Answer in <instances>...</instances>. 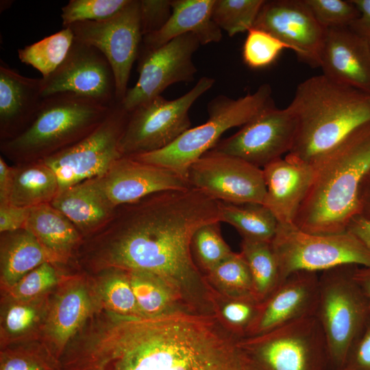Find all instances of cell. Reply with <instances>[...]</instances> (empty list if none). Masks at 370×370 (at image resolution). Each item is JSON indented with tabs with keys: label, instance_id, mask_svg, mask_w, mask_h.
<instances>
[{
	"label": "cell",
	"instance_id": "6da1fadb",
	"mask_svg": "<svg viewBox=\"0 0 370 370\" xmlns=\"http://www.w3.org/2000/svg\"><path fill=\"white\" fill-rule=\"evenodd\" d=\"M213 221H220L219 201L196 188L154 193L116 208L103 227L84 239L75 262L90 275L109 268L153 273L185 312L217 316V293L191 251L195 232Z\"/></svg>",
	"mask_w": 370,
	"mask_h": 370
},
{
	"label": "cell",
	"instance_id": "7a4b0ae2",
	"mask_svg": "<svg viewBox=\"0 0 370 370\" xmlns=\"http://www.w3.org/2000/svg\"><path fill=\"white\" fill-rule=\"evenodd\" d=\"M218 317L177 312L124 316L103 308L69 342L62 370H251Z\"/></svg>",
	"mask_w": 370,
	"mask_h": 370
},
{
	"label": "cell",
	"instance_id": "3957f363",
	"mask_svg": "<svg viewBox=\"0 0 370 370\" xmlns=\"http://www.w3.org/2000/svg\"><path fill=\"white\" fill-rule=\"evenodd\" d=\"M287 108L295 118L297 129L285 157L311 165L370 123V94L323 74L301 82Z\"/></svg>",
	"mask_w": 370,
	"mask_h": 370
},
{
	"label": "cell",
	"instance_id": "277c9868",
	"mask_svg": "<svg viewBox=\"0 0 370 370\" xmlns=\"http://www.w3.org/2000/svg\"><path fill=\"white\" fill-rule=\"evenodd\" d=\"M313 166V181L294 224L313 234L347 231L349 221L358 214L360 185L370 171V123Z\"/></svg>",
	"mask_w": 370,
	"mask_h": 370
},
{
	"label": "cell",
	"instance_id": "5b68a950",
	"mask_svg": "<svg viewBox=\"0 0 370 370\" xmlns=\"http://www.w3.org/2000/svg\"><path fill=\"white\" fill-rule=\"evenodd\" d=\"M112 106L69 92L45 97L32 123L1 142V151L16 164L42 160L88 136Z\"/></svg>",
	"mask_w": 370,
	"mask_h": 370
},
{
	"label": "cell",
	"instance_id": "8992f818",
	"mask_svg": "<svg viewBox=\"0 0 370 370\" xmlns=\"http://www.w3.org/2000/svg\"><path fill=\"white\" fill-rule=\"evenodd\" d=\"M271 93L270 85L264 84L254 92L236 99L218 95L208 103L206 122L190 127L163 149L130 157L171 169L187 180L190 166L213 149L223 133L232 127L243 126L274 105Z\"/></svg>",
	"mask_w": 370,
	"mask_h": 370
},
{
	"label": "cell",
	"instance_id": "52a82bcc",
	"mask_svg": "<svg viewBox=\"0 0 370 370\" xmlns=\"http://www.w3.org/2000/svg\"><path fill=\"white\" fill-rule=\"evenodd\" d=\"M356 264L321 272L315 316L324 334L330 366L341 370L348 352L370 314L354 279Z\"/></svg>",
	"mask_w": 370,
	"mask_h": 370
},
{
	"label": "cell",
	"instance_id": "ba28073f",
	"mask_svg": "<svg viewBox=\"0 0 370 370\" xmlns=\"http://www.w3.org/2000/svg\"><path fill=\"white\" fill-rule=\"evenodd\" d=\"M255 370H328L323 332L315 314L239 339Z\"/></svg>",
	"mask_w": 370,
	"mask_h": 370
},
{
	"label": "cell",
	"instance_id": "9c48e42d",
	"mask_svg": "<svg viewBox=\"0 0 370 370\" xmlns=\"http://www.w3.org/2000/svg\"><path fill=\"white\" fill-rule=\"evenodd\" d=\"M271 243L282 282L297 271L319 273L344 264L370 267V250L348 231L313 234L295 224H278Z\"/></svg>",
	"mask_w": 370,
	"mask_h": 370
},
{
	"label": "cell",
	"instance_id": "30bf717a",
	"mask_svg": "<svg viewBox=\"0 0 370 370\" xmlns=\"http://www.w3.org/2000/svg\"><path fill=\"white\" fill-rule=\"evenodd\" d=\"M215 79L201 77L186 93L173 100L158 96L130 112L119 144L122 156H133L163 149L190 128L188 111Z\"/></svg>",
	"mask_w": 370,
	"mask_h": 370
},
{
	"label": "cell",
	"instance_id": "8fae6325",
	"mask_svg": "<svg viewBox=\"0 0 370 370\" xmlns=\"http://www.w3.org/2000/svg\"><path fill=\"white\" fill-rule=\"evenodd\" d=\"M130 113L120 103L88 136L42 161L55 173L60 190L103 175L122 157L119 144Z\"/></svg>",
	"mask_w": 370,
	"mask_h": 370
},
{
	"label": "cell",
	"instance_id": "7c38bea8",
	"mask_svg": "<svg viewBox=\"0 0 370 370\" xmlns=\"http://www.w3.org/2000/svg\"><path fill=\"white\" fill-rule=\"evenodd\" d=\"M69 27L77 40L94 47L107 58L115 78L116 100L121 103L143 43L139 0H130L108 19L79 22Z\"/></svg>",
	"mask_w": 370,
	"mask_h": 370
},
{
	"label": "cell",
	"instance_id": "4fadbf2b",
	"mask_svg": "<svg viewBox=\"0 0 370 370\" xmlns=\"http://www.w3.org/2000/svg\"><path fill=\"white\" fill-rule=\"evenodd\" d=\"M187 180L190 187L222 202L263 204L266 195L262 169L214 149L190 166Z\"/></svg>",
	"mask_w": 370,
	"mask_h": 370
},
{
	"label": "cell",
	"instance_id": "5bb4252c",
	"mask_svg": "<svg viewBox=\"0 0 370 370\" xmlns=\"http://www.w3.org/2000/svg\"><path fill=\"white\" fill-rule=\"evenodd\" d=\"M200 45L193 34L175 38L162 46L143 49L139 60L138 78L120 103L129 113L161 95L169 86L190 82L197 72L193 56Z\"/></svg>",
	"mask_w": 370,
	"mask_h": 370
},
{
	"label": "cell",
	"instance_id": "9a60e30c",
	"mask_svg": "<svg viewBox=\"0 0 370 370\" xmlns=\"http://www.w3.org/2000/svg\"><path fill=\"white\" fill-rule=\"evenodd\" d=\"M297 129L294 115L286 107L266 108L213 149L262 169L282 158L293 145Z\"/></svg>",
	"mask_w": 370,
	"mask_h": 370
},
{
	"label": "cell",
	"instance_id": "2e32d148",
	"mask_svg": "<svg viewBox=\"0 0 370 370\" xmlns=\"http://www.w3.org/2000/svg\"><path fill=\"white\" fill-rule=\"evenodd\" d=\"M101 308L89 274L80 271L63 273L51 294L41 340L60 360L69 342Z\"/></svg>",
	"mask_w": 370,
	"mask_h": 370
},
{
	"label": "cell",
	"instance_id": "e0dca14e",
	"mask_svg": "<svg viewBox=\"0 0 370 370\" xmlns=\"http://www.w3.org/2000/svg\"><path fill=\"white\" fill-rule=\"evenodd\" d=\"M63 92L110 107L117 103L113 71L99 50L75 39L60 66L48 77H42L43 98Z\"/></svg>",
	"mask_w": 370,
	"mask_h": 370
},
{
	"label": "cell",
	"instance_id": "ac0fdd59",
	"mask_svg": "<svg viewBox=\"0 0 370 370\" xmlns=\"http://www.w3.org/2000/svg\"><path fill=\"white\" fill-rule=\"evenodd\" d=\"M254 27L267 31L312 67H319L325 28L317 21L304 0L265 1Z\"/></svg>",
	"mask_w": 370,
	"mask_h": 370
},
{
	"label": "cell",
	"instance_id": "d6986e66",
	"mask_svg": "<svg viewBox=\"0 0 370 370\" xmlns=\"http://www.w3.org/2000/svg\"><path fill=\"white\" fill-rule=\"evenodd\" d=\"M94 180L104 198L115 208L154 193L190 188L187 180L172 170L128 156L117 159Z\"/></svg>",
	"mask_w": 370,
	"mask_h": 370
},
{
	"label": "cell",
	"instance_id": "ffe728a7",
	"mask_svg": "<svg viewBox=\"0 0 370 370\" xmlns=\"http://www.w3.org/2000/svg\"><path fill=\"white\" fill-rule=\"evenodd\" d=\"M319 274L297 271L288 276L260 304L258 315L247 336L267 333L315 314Z\"/></svg>",
	"mask_w": 370,
	"mask_h": 370
},
{
	"label": "cell",
	"instance_id": "44dd1931",
	"mask_svg": "<svg viewBox=\"0 0 370 370\" xmlns=\"http://www.w3.org/2000/svg\"><path fill=\"white\" fill-rule=\"evenodd\" d=\"M319 67L330 79L370 94V43L349 27L325 28Z\"/></svg>",
	"mask_w": 370,
	"mask_h": 370
},
{
	"label": "cell",
	"instance_id": "7402d4cb",
	"mask_svg": "<svg viewBox=\"0 0 370 370\" xmlns=\"http://www.w3.org/2000/svg\"><path fill=\"white\" fill-rule=\"evenodd\" d=\"M262 169L266 186L263 204L278 224H294L313 181L314 166L284 157Z\"/></svg>",
	"mask_w": 370,
	"mask_h": 370
},
{
	"label": "cell",
	"instance_id": "603a6c76",
	"mask_svg": "<svg viewBox=\"0 0 370 370\" xmlns=\"http://www.w3.org/2000/svg\"><path fill=\"white\" fill-rule=\"evenodd\" d=\"M42 99V77L22 75L1 60V142L16 137L29 127Z\"/></svg>",
	"mask_w": 370,
	"mask_h": 370
},
{
	"label": "cell",
	"instance_id": "cb8c5ba5",
	"mask_svg": "<svg viewBox=\"0 0 370 370\" xmlns=\"http://www.w3.org/2000/svg\"><path fill=\"white\" fill-rule=\"evenodd\" d=\"M215 0H171V14L158 31L143 36V49H153L186 34H194L204 45L218 42L222 30L212 19Z\"/></svg>",
	"mask_w": 370,
	"mask_h": 370
},
{
	"label": "cell",
	"instance_id": "d4e9b609",
	"mask_svg": "<svg viewBox=\"0 0 370 370\" xmlns=\"http://www.w3.org/2000/svg\"><path fill=\"white\" fill-rule=\"evenodd\" d=\"M25 227L58 267L75 261L84 241L73 223L51 204L32 208Z\"/></svg>",
	"mask_w": 370,
	"mask_h": 370
},
{
	"label": "cell",
	"instance_id": "484cf974",
	"mask_svg": "<svg viewBox=\"0 0 370 370\" xmlns=\"http://www.w3.org/2000/svg\"><path fill=\"white\" fill-rule=\"evenodd\" d=\"M50 204L73 223L84 239L103 227L116 209L101 193L94 178L59 191Z\"/></svg>",
	"mask_w": 370,
	"mask_h": 370
},
{
	"label": "cell",
	"instance_id": "4316f807",
	"mask_svg": "<svg viewBox=\"0 0 370 370\" xmlns=\"http://www.w3.org/2000/svg\"><path fill=\"white\" fill-rule=\"evenodd\" d=\"M51 293L27 299L1 293V349L11 344L42 338Z\"/></svg>",
	"mask_w": 370,
	"mask_h": 370
},
{
	"label": "cell",
	"instance_id": "83f0119b",
	"mask_svg": "<svg viewBox=\"0 0 370 370\" xmlns=\"http://www.w3.org/2000/svg\"><path fill=\"white\" fill-rule=\"evenodd\" d=\"M47 262H51L48 254L26 227L1 233V290L12 286L27 273Z\"/></svg>",
	"mask_w": 370,
	"mask_h": 370
},
{
	"label": "cell",
	"instance_id": "f1b7e54d",
	"mask_svg": "<svg viewBox=\"0 0 370 370\" xmlns=\"http://www.w3.org/2000/svg\"><path fill=\"white\" fill-rule=\"evenodd\" d=\"M60 190L57 177L42 160L13 166L8 204L32 208L50 204Z\"/></svg>",
	"mask_w": 370,
	"mask_h": 370
},
{
	"label": "cell",
	"instance_id": "f546056e",
	"mask_svg": "<svg viewBox=\"0 0 370 370\" xmlns=\"http://www.w3.org/2000/svg\"><path fill=\"white\" fill-rule=\"evenodd\" d=\"M220 222L233 226L243 239L271 242L278 222L271 210L262 204H235L219 201Z\"/></svg>",
	"mask_w": 370,
	"mask_h": 370
},
{
	"label": "cell",
	"instance_id": "4dcf8cb0",
	"mask_svg": "<svg viewBox=\"0 0 370 370\" xmlns=\"http://www.w3.org/2000/svg\"><path fill=\"white\" fill-rule=\"evenodd\" d=\"M127 271L141 316L185 312L173 292L159 277L143 271Z\"/></svg>",
	"mask_w": 370,
	"mask_h": 370
},
{
	"label": "cell",
	"instance_id": "1f68e13d",
	"mask_svg": "<svg viewBox=\"0 0 370 370\" xmlns=\"http://www.w3.org/2000/svg\"><path fill=\"white\" fill-rule=\"evenodd\" d=\"M241 253L251 274L255 297L262 302L282 283L279 264L271 243L243 239Z\"/></svg>",
	"mask_w": 370,
	"mask_h": 370
},
{
	"label": "cell",
	"instance_id": "d6a6232c",
	"mask_svg": "<svg viewBox=\"0 0 370 370\" xmlns=\"http://www.w3.org/2000/svg\"><path fill=\"white\" fill-rule=\"evenodd\" d=\"M90 275L103 308L120 315L141 316L126 270L109 268Z\"/></svg>",
	"mask_w": 370,
	"mask_h": 370
},
{
	"label": "cell",
	"instance_id": "836d02e7",
	"mask_svg": "<svg viewBox=\"0 0 370 370\" xmlns=\"http://www.w3.org/2000/svg\"><path fill=\"white\" fill-rule=\"evenodd\" d=\"M70 27L18 50L20 61L37 69L45 78L64 62L75 40Z\"/></svg>",
	"mask_w": 370,
	"mask_h": 370
},
{
	"label": "cell",
	"instance_id": "e575fe53",
	"mask_svg": "<svg viewBox=\"0 0 370 370\" xmlns=\"http://www.w3.org/2000/svg\"><path fill=\"white\" fill-rule=\"evenodd\" d=\"M0 370H62V364L48 345L40 339L1 348Z\"/></svg>",
	"mask_w": 370,
	"mask_h": 370
},
{
	"label": "cell",
	"instance_id": "d590c367",
	"mask_svg": "<svg viewBox=\"0 0 370 370\" xmlns=\"http://www.w3.org/2000/svg\"><path fill=\"white\" fill-rule=\"evenodd\" d=\"M206 278L227 298L256 297L251 274L241 253L232 252L208 271Z\"/></svg>",
	"mask_w": 370,
	"mask_h": 370
},
{
	"label": "cell",
	"instance_id": "8d00e7d4",
	"mask_svg": "<svg viewBox=\"0 0 370 370\" xmlns=\"http://www.w3.org/2000/svg\"><path fill=\"white\" fill-rule=\"evenodd\" d=\"M264 0H215L212 19L230 36L254 26Z\"/></svg>",
	"mask_w": 370,
	"mask_h": 370
},
{
	"label": "cell",
	"instance_id": "74e56055",
	"mask_svg": "<svg viewBox=\"0 0 370 370\" xmlns=\"http://www.w3.org/2000/svg\"><path fill=\"white\" fill-rule=\"evenodd\" d=\"M220 221L203 225L195 232L191 251L199 268L206 272L229 256L232 250L222 237Z\"/></svg>",
	"mask_w": 370,
	"mask_h": 370
},
{
	"label": "cell",
	"instance_id": "f35d334b",
	"mask_svg": "<svg viewBox=\"0 0 370 370\" xmlns=\"http://www.w3.org/2000/svg\"><path fill=\"white\" fill-rule=\"evenodd\" d=\"M59 268L51 262H45L27 273L12 286L1 290V293L22 299L49 293L58 286L64 273Z\"/></svg>",
	"mask_w": 370,
	"mask_h": 370
},
{
	"label": "cell",
	"instance_id": "ab89813d",
	"mask_svg": "<svg viewBox=\"0 0 370 370\" xmlns=\"http://www.w3.org/2000/svg\"><path fill=\"white\" fill-rule=\"evenodd\" d=\"M289 47L272 34L256 27L251 28L243 47L245 63L252 69H262L273 63L283 49Z\"/></svg>",
	"mask_w": 370,
	"mask_h": 370
},
{
	"label": "cell",
	"instance_id": "60d3db41",
	"mask_svg": "<svg viewBox=\"0 0 370 370\" xmlns=\"http://www.w3.org/2000/svg\"><path fill=\"white\" fill-rule=\"evenodd\" d=\"M130 0H70L62 8V25L108 19L122 10Z\"/></svg>",
	"mask_w": 370,
	"mask_h": 370
},
{
	"label": "cell",
	"instance_id": "b9f144b4",
	"mask_svg": "<svg viewBox=\"0 0 370 370\" xmlns=\"http://www.w3.org/2000/svg\"><path fill=\"white\" fill-rule=\"evenodd\" d=\"M324 28L349 27L360 16L352 0H304Z\"/></svg>",
	"mask_w": 370,
	"mask_h": 370
},
{
	"label": "cell",
	"instance_id": "7bdbcfd3",
	"mask_svg": "<svg viewBox=\"0 0 370 370\" xmlns=\"http://www.w3.org/2000/svg\"><path fill=\"white\" fill-rule=\"evenodd\" d=\"M227 299L221 317L236 336L246 337L258 315L261 302L253 296Z\"/></svg>",
	"mask_w": 370,
	"mask_h": 370
},
{
	"label": "cell",
	"instance_id": "ee69618b",
	"mask_svg": "<svg viewBox=\"0 0 370 370\" xmlns=\"http://www.w3.org/2000/svg\"><path fill=\"white\" fill-rule=\"evenodd\" d=\"M140 18L143 36L160 29L171 14V0H140Z\"/></svg>",
	"mask_w": 370,
	"mask_h": 370
},
{
	"label": "cell",
	"instance_id": "f6af8a7d",
	"mask_svg": "<svg viewBox=\"0 0 370 370\" xmlns=\"http://www.w3.org/2000/svg\"><path fill=\"white\" fill-rule=\"evenodd\" d=\"M341 370H370V314L354 341Z\"/></svg>",
	"mask_w": 370,
	"mask_h": 370
},
{
	"label": "cell",
	"instance_id": "bcb514c9",
	"mask_svg": "<svg viewBox=\"0 0 370 370\" xmlns=\"http://www.w3.org/2000/svg\"><path fill=\"white\" fill-rule=\"evenodd\" d=\"M32 208L0 206V233L25 227Z\"/></svg>",
	"mask_w": 370,
	"mask_h": 370
},
{
	"label": "cell",
	"instance_id": "7dc6e473",
	"mask_svg": "<svg viewBox=\"0 0 370 370\" xmlns=\"http://www.w3.org/2000/svg\"><path fill=\"white\" fill-rule=\"evenodd\" d=\"M360 12L349 27L370 42V0H352Z\"/></svg>",
	"mask_w": 370,
	"mask_h": 370
},
{
	"label": "cell",
	"instance_id": "c3c4849f",
	"mask_svg": "<svg viewBox=\"0 0 370 370\" xmlns=\"http://www.w3.org/2000/svg\"><path fill=\"white\" fill-rule=\"evenodd\" d=\"M347 231L356 236L370 250V220L356 215L349 221Z\"/></svg>",
	"mask_w": 370,
	"mask_h": 370
},
{
	"label": "cell",
	"instance_id": "681fc988",
	"mask_svg": "<svg viewBox=\"0 0 370 370\" xmlns=\"http://www.w3.org/2000/svg\"><path fill=\"white\" fill-rule=\"evenodd\" d=\"M13 166L0 157V206L8 205L12 184Z\"/></svg>",
	"mask_w": 370,
	"mask_h": 370
},
{
	"label": "cell",
	"instance_id": "f907efd6",
	"mask_svg": "<svg viewBox=\"0 0 370 370\" xmlns=\"http://www.w3.org/2000/svg\"><path fill=\"white\" fill-rule=\"evenodd\" d=\"M358 214L370 220V171L363 179L359 190Z\"/></svg>",
	"mask_w": 370,
	"mask_h": 370
},
{
	"label": "cell",
	"instance_id": "816d5d0a",
	"mask_svg": "<svg viewBox=\"0 0 370 370\" xmlns=\"http://www.w3.org/2000/svg\"><path fill=\"white\" fill-rule=\"evenodd\" d=\"M354 279L364 294L370 309V267L356 266Z\"/></svg>",
	"mask_w": 370,
	"mask_h": 370
},
{
	"label": "cell",
	"instance_id": "f5cc1de1",
	"mask_svg": "<svg viewBox=\"0 0 370 370\" xmlns=\"http://www.w3.org/2000/svg\"><path fill=\"white\" fill-rule=\"evenodd\" d=\"M370 43V42H369Z\"/></svg>",
	"mask_w": 370,
	"mask_h": 370
}]
</instances>
